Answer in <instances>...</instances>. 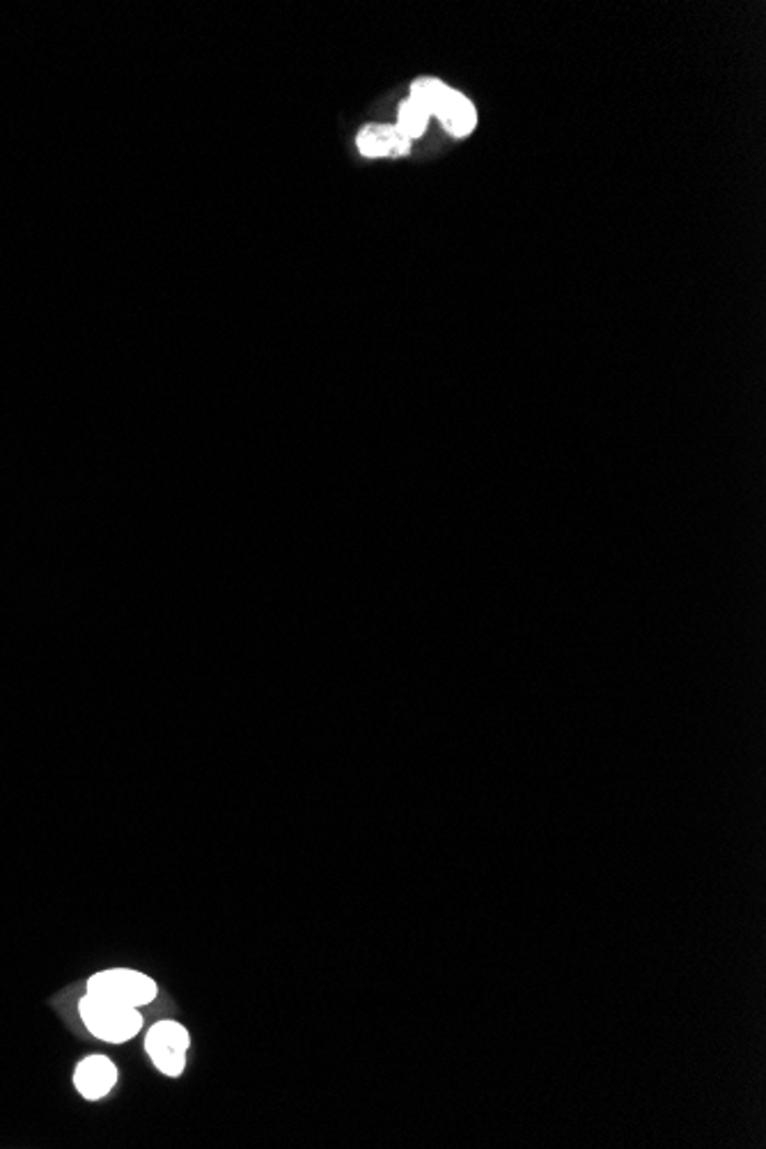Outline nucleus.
Returning a JSON list of instances; mask_svg holds the SVG:
<instances>
[{"instance_id": "5", "label": "nucleus", "mask_w": 766, "mask_h": 1149, "mask_svg": "<svg viewBox=\"0 0 766 1149\" xmlns=\"http://www.w3.org/2000/svg\"><path fill=\"white\" fill-rule=\"evenodd\" d=\"M358 152L368 159L381 156H404L411 150V140L406 138L395 125H368L356 136Z\"/></svg>"}, {"instance_id": "3", "label": "nucleus", "mask_w": 766, "mask_h": 1149, "mask_svg": "<svg viewBox=\"0 0 766 1149\" xmlns=\"http://www.w3.org/2000/svg\"><path fill=\"white\" fill-rule=\"evenodd\" d=\"M188 1046H190L188 1031L179 1021H171V1019L156 1021L146 1037V1051H148L150 1060L161 1073L171 1076V1079H177V1076L184 1073Z\"/></svg>"}, {"instance_id": "6", "label": "nucleus", "mask_w": 766, "mask_h": 1149, "mask_svg": "<svg viewBox=\"0 0 766 1149\" xmlns=\"http://www.w3.org/2000/svg\"><path fill=\"white\" fill-rule=\"evenodd\" d=\"M437 117L441 119V125L457 138H466L475 125H477V113H475V106L471 104L468 97H464L462 92L457 90H450L448 97L443 102V106L439 108Z\"/></svg>"}, {"instance_id": "4", "label": "nucleus", "mask_w": 766, "mask_h": 1149, "mask_svg": "<svg viewBox=\"0 0 766 1149\" xmlns=\"http://www.w3.org/2000/svg\"><path fill=\"white\" fill-rule=\"evenodd\" d=\"M117 1083V1067L111 1058L92 1053V1056L83 1058L74 1069V1086L79 1094L88 1101H100Z\"/></svg>"}, {"instance_id": "7", "label": "nucleus", "mask_w": 766, "mask_h": 1149, "mask_svg": "<svg viewBox=\"0 0 766 1149\" xmlns=\"http://www.w3.org/2000/svg\"><path fill=\"white\" fill-rule=\"evenodd\" d=\"M450 90H452V88H448L443 81H439V79H434V77H422V79L414 81V85H411V97H409V100H414V102L420 104L429 115L437 117V113H439V108L443 106V102H445V97H448V92H450Z\"/></svg>"}, {"instance_id": "2", "label": "nucleus", "mask_w": 766, "mask_h": 1149, "mask_svg": "<svg viewBox=\"0 0 766 1149\" xmlns=\"http://www.w3.org/2000/svg\"><path fill=\"white\" fill-rule=\"evenodd\" d=\"M88 994H97L117 1002L142 1008V1005L154 1002L159 987L146 973L134 968H108L88 977Z\"/></svg>"}, {"instance_id": "8", "label": "nucleus", "mask_w": 766, "mask_h": 1149, "mask_svg": "<svg viewBox=\"0 0 766 1149\" xmlns=\"http://www.w3.org/2000/svg\"><path fill=\"white\" fill-rule=\"evenodd\" d=\"M429 115L420 104H416L414 100H404L397 108V129L409 138V140H416L420 138L425 131H427V125H429Z\"/></svg>"}, {"instance_id": "1", "label": "nucleus", "mask_w": 766, "mask_h": 1149, "mask_svg": "<svg viewBox=\"0 0 766 1149\" xmlns=\"http://www.w3.org/2000/svg\"><path fill=\"white\" fill-rule=\"evenodd\" d=\"M79 1014L88 1033L108 1044H125L142 1031L140 1008L117 1002L97 994H88L79 1002Z\"/></svg>"}]
</instances>
